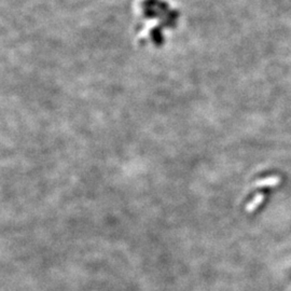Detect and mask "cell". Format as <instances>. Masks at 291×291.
Segmentation results:
<instances>
[]
</instances>
